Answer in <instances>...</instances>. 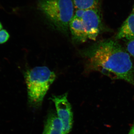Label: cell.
<instances>
[{
	"instance_id": "cell-9",
	"label": "cell",
	"mask_w": 134,
	"mask_h": 134,
	"mask_svg": "<svg viewBox=\"0 0 134 134\" xmlns=\"http://www.w3.org/2000/svg\"><path fill=\"white\" fill-rule=\"evenodd\" d=\"M76 9L86 10L98 9L99 0H72Z\"/></svg>"
},
{
	"instance_id": "cell-14",
	"label": "cell",
	"mask_w": 134,
	"mask_h": 134,
	"mask_svg": "<svg viewBox=\"0 0 134 134\" xmlns=\"http://www.w3.org/2000/svg\"><path fill=\"white\" fill-rule=\"evenodd\" d=\"M133 13H134V7L133 8Z\"/></svg>"
},
{
	"instance_id": "cell-4",
	"label": "cell",
	"mask_w": 134,
	"mask_h": 134,
	"mask_svg": "<svg viewBox=\"0 0 134 134\" xmlns=\"http://www.w3.org/2000/svg\"><path fill=\"white\" fill-rule=\"evenodd\" d=\"M51 99L55 104L57 115L62 122L65 134H68L73 126V115L71 104L68 99V93L53 96Z\"/></svg>"
},
{
	"instance_id": "cell-7",
	"label": "cell",
	"mask_w": 134,
	"mask_h": 134,
	"mask_svg": "<svg viewBox=\"0 0 134 134\" xmlns=\"http://www.w3.org/2000/svg\"><path fill=\"white\" fill-rule=\"evenodd\" d=\"M42 134H65L62 122L55 113L48 114Z\"/></svg>"
},
{
	"instance_id": "cell-3",
	"label": "cell",
	"mask_w": 134,
	"mask_h": 134,
	"mask_svg": "<svg viewBox=\"0 0 134 134\" xmlns=\"http://www.w3.org/2000/svg\"><path fill=\"white\" fill-rule=\"evenodd\" d=\"M38 7L57 30L68 33L70 22L74 15L72 0H38Z\"/></svg>"
},
{
	"instance_id": "cell-10",
	"label": "cell",
	"mask_w": 134,
	"mask_h": 134,
	"mask_svg": "<svg viewBox=\"0 0 134 134\" xmlns=\"http://www.w3.org/2000/svg\"><path fill=\"white\" fill-rule=\"evenodd\" d=\"M10 35L6 30L2 29L0 31V44L7 42L9 39Z\"/></svg>"
},
{
	"instance_id": "cell-12",
	"label": "cell",
	"mask_w": 134,
	"mask_h": 134,
	"mask_svg": "<svg viewBox=\"0 0 134 134\" xmlns=\"http://www.w3.org/2000/svg\"><path fill=\"white\" fill-rule=\"evenodd\" d=\"M128 134H134V125L132 126Z\"/></svg>"
},
{
	"instance_id": "cell-1",
	"label": "cell",
	"mask_w": 134,
	"mask_h": 134,
	"mask_svg": "<svg viewBox=\"0 0 134 134\" xmlns=\"http://www.w3.org/2000/svg\"><path fill=\"white\" fill-rule=\"evenodd\" d=\"M87 69L113 79H121L134 86V68L129 53L117 41L108 40L83 51Z\"/></svg>"
},
{
	"instance_id": "cell-5",
	"label": "cell",
	"mask_w": 134,
	"mask_h": 134,
	"mask_svg": "<svg viewBox=\"0 0 134 134\" xmlns=\"http://www.w3.org/2000/svg\"><path fill=\"white\" fill-rule=\"evenodd\" d=\"M81 18L88 40H96L101 28V19L98 9L85 10Z\"/></svg>"
},
{
	"instance_id": "cell-11",
	"label": "cell",
	"mask_w": 134,
	"mask_h": 134,
	"mask_svg": "<svg viewBox=\"0 0 134 134\" xmlns=\"http://www.w3.org/2000/svg\"><path fill=\"white\" fill-rule=\"evenodd\" d=\"M126 46L127 52L134 58V38L128 40Z\"/></svg>"
},
{
	"instance_id": "cell-13",
	"label": "cell",
	"mask_w": 134,
	"mask_h": 134,
	"mask_svg": "<svg viewBox=\"0 0 134 134\" xmlns=\"http://www.w3.org/2000/svg\"><path fill=\"white\" fill-rule=\"evenodd\" d=\"M2 28L3 26L2 24L1 23V22H0V31H1V30H2Z\"/></svg>"
},
{
	"instance_id": "cell-6",
	"label": "cell",
	"mask_w": 134,
	"mask_h": 134,
	"mask_svg": "<svg viewBox=\"0 0 134 134\" xmlns=\"http://www.w3.org/2000/svg\"><path fill=\"white\" fill-rule=\"evenodd\" d=\"M69 30L73 40L75 43H83L88 40L87 34L81 18L74 16L70 22Z\"/></svg>"
},
{
	"instance_id": "cell-2",
	"label": "cell",
	"mask_w": 134,
	"mask_h": 134,
	"mask_svg": "<svg viewBox=\"0 0 134 134\" xmlns=\"http://www.w3.org/2000/svg\"><path fill=\"white\" fill-rule=\"evenodd\" d=\"M24 77L29 103L34 106L40 105L55 80V73L46 66L36 67L26 70Z\"/></svg>"
},
{
	"instance_id": "cell-8",
	"label": "cell",
	"mask_w": 134,
	"mask_h": 134,
	"mask_svg": "<svg viewBox=\"0 0 134 134\" xmlns=\"http://www.w3.org/2000/svg\"><path fill=\"white\" fill-rule=\"evenodd\" d=\"M117 39L134 38V14L132 13L122 24L116 36Z\"/></svg>"
}]
</instances>
